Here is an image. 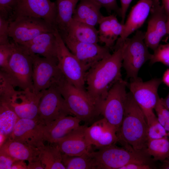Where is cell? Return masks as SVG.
Returning <instances> with one entry per match:
<instances>
[{"label": "cell", "instance_id": "obj_28", "mask_svg": "<svg viewBox=\"0 0 169 169\" xmlns=\"http://www.w3.org/2000/svg\"><path fill=\"white\" fill-rule=\"evenodd\" d=\"M44 144L38 149V158L44 169H66L62 162V153L56 143Z\"/></svg>", "mask_w": 169, "mask_h": 169}, {"label": "cell", "instance_id": "obj_30", "mask_svg": "<svg viewBox=\"0 0 169 169\" xmlns=\"http://www.w3.org/2000/svg\"><path fill=\"white\" fill-rule=\"evenodd\" d=\"M146 152L153 161L161 162L169 157V139L167 136L158 139H148Z\"/></svg>", "mask_w": 169, "mask_h": 169}, {"label": "cell", "instance_id": "obj_39", "mask_svg": "<svg viewBox=\"0 0 169 169\" xmlns=\"http://www.w3.org/2000/svg\"><path fill=\"white\" fill-rule=\"evenodd\" d=\"M16 160L7 155L0 153V169H11L13 162Z\"/></svg>", "mask_w": 169, "mask_h": 169}, {"label": "cell", "instance_id": "obj_7", "mask_svg": "<svg viewBox=\"0 0 169 169\" xmlns=\"http://www.w3.org/2000/svg\"><path fill=\"white\" fill-rule=\"evenodd\" d=\"M56 56L58 66L66 80L81 90L85 87L86 71L78 59L69 50L58 30L56 28Z\"/></svg>", "mask_w": 169, "mask_h": 169}, {"label": "cell", "instance_id": "obj_35", "mask_svg": "<svg viewBox=\"0 0 169 169\" xmlns=\"http://www.w3.org/2000/svg\"><path fill=\"white\" fill-rule=\"evenodd\" d=\"M148 139H158L167 136L168 133L158 119L149 126Z\"/></svg>", "mask_w": 169, "mask_h": 169}, {"label": "cell", "instance_id": "obj_45", "mask_svg": "<svg viewBox=\"0 0 169 169\" xmlns=\"http://www.w3.org/2000/svg\"><path fill=\"white\" fill-rule=\"evenodd\" d=\"M162 5L163 6L167 17H169V0H161Z\"/></svg>", "mask_w": 169, "mask_h": 169}, {"label": "cell", "instance_id": "obj_36", "mask_svg": "<svg viewBox=\"0 0 169 169\" xmlns=\"http://www.w3.org/2000/svg\"><path fill=\"white\" fill-rule=\"evenodd\" d=\"M10 18L0 15V45L9 43L8 39Z\"/></svg>", "mask_w": 169, "mask_h": 169}, {"label": "cell", "instance_id": "obj_11", "mask_svg": "<svg viewBox=\"0 0 169 169\" xmlns=\"http://www.w3.org/2000/svg\"><path fill=\"white\" fill-rule=\"evenodd\" d=\"M33 60V91L36 94L57 84L64 76L59 68L57 59L30 55Z\"/></svg>", "mask_w": 169, "mask_h": 169}, {"label": "cell", "instance_id": "obj_47", "mask_svg": "<svg viewBox=\"0 0 169 169\" xmlns=\"http://www.w3.org/2000/svg\"><path fill=\"white\" fill-rule=\"evenodd\" d=\"M162 162V163L160 167V169H169V157L165 159Z\"/></svg>", "mask_w": 169, "mask_h": 169}, {"label": "cell", "instance_id": "obj_38", "mask_svg": "<svg viewBox=\"0 0 169 169\" xmlns=\"http://www.w3.org/2000/svg\"><path fill=\"white\" fill-rule=\"evenodd\" d=\"M102 7L104 8L107 12L114 11L121 16L120 8L117 5L116 0H95Z\"/></svg>", "mask_w": 169, "mask_h": 169}, {"label": "cell", "instance_id": "obj_22", "mask_svg": "<svg viewBox=\"0 0 169 169\" xmlns=\"http://www.w3.org/2000/svg\"><path fill=\"white\" fill-rule=\"evenodd\" d=\"M81 121L72 115L65 116L53 121L44 127V141L49 143H56L79 126Z\"/></svg>", "mask_w": 169, "mask_h": 169}, {"label": "cell", "instance_id": "obj_2", "mask_svg": "<svg viewBox=\"0 0 169 169\" xmlns=\"http://www.w3.org/2000/svg\"><path fill=\"white\" fill-rule=\"evenodd\" d=\"M149 126L141 110L130 91L127 93L123 120L116 133L117 141L123 147L145 150L148 140Z\"/></svg>", "mask_w": 169, "mask_h": 169}, {"label": "cell", "instance_id": "obj_33", "mask_svg": "<svg viewBox=\"0 0 169 169\" xmlns=\"http://www.w3.org/2000/svg\"><path fill=\"white\" fill-rule=\"evenodd\" d=\"M13 49V42L0 45V71L8 74L9 61Z\"/></svg>", "mask_w": 169, "mask_h": 169}, {"label": "cell", "instance_id": "obj_43", "mask_svg": "<svg viewBox=\"0 0 169 169\" xmlns=\"http://www.w3.org/2000/svg\"><path fill=\"white\" fill-rule=\"evenodd\" d=\"M28 169H44V167L39 160L28 162Z\"/></svg>", "mask_w": 169, "mask_h": 169}, {"label": "cell", "instance_id": "obj_14", "mask_svg": "<svg viewBox=\"0 0 169 169\" xmlns=\"http://www.w3.org/2000/svg\"><path fill=\"white\" fill-rule=\"evenodd\" d=\"M67 47L75 56L87 72L111 54L110 49L98 44L82 42L61 35Z\"/></svg>", "mask_w": 169, "mask_h": 169}, {"label": "cell", "instance_id": "obj_13", "mask_svg": "<svg viewBox=\"0 0 169 169\" xmlns=\"http://www.w3.org/2000/svg\"><path fill=\"white\" fill-rule=\"evenodd\" d=\"M56 28L45 20L31 17H19L10 21L9 36L21 44L44 33L54 32Z\"/></svg>", "mask_w": 169, "mask_h": 169}, {"label": "cell", "instance_id": "obj_40", "mask_svg": "<svg viewBox=\"0 0 169 169\" xmlns=\"http://www.w3.org/2000/svg\"><path fill=\"white\" fill-rule=\"evenodd\" d=\"M132 0H120L121 3L120 12L121 20V23L124 24L126 12Z\"/></svg>", "mask_w": 169, "mask_h": 169}, {"label": "cell", "instance_id": "obj_44", "mask_svg": "<svg viewBox=\"0 0 169 169\" xmlns=\"http://www.w3.org/2000/svg\"><path fill=\"white\" fill-rule=\"evenodd\" d=\"M161 79L162 82L169 87V69L164 72Z\"/></svg>", "mask_w": 169, "mask_h": 169}, {"label": "cell", "instance_id": "obj_23", "mask_svg": "<svg viewBox=\"0 0 169 169\" xmlns=\"http://www.w3.org/2000/svg\"><path fill=\"white\" fill-rule=\"evenodd\" d=\"M98 24L99 42L112 49L122 33L123 24L119 21L115 15L112 14L103 16Z\"/></svg>", "mask_w": 169, "mask_h": 169}, {"label": "cell", "instance_id": "obj_48", "mask_svg": "<svg viewBox=\"0 0 169 169\" xmlns=\"http://www.w3.org/2000/svg\"><path fill=\"white\" fill-rule=\"evenodd\" d=\"M166 34L169 35V17H167L166 23Z\"/></svg>", "mask_w": 169, "mask_h": 169}, {"label": "cell", "instance_id": "obj_19", "mask_svg": "<svg viewBox=\"0 0 169 169\" xmlns=\"http://www.w3.org/2000/svg\"><path fill=\"white\" fill-rule=\"evenodd\" d=\"M87 127L80 125L56 143L62 153L70 156H79L91 151L92 146L86 135Z\"/></svg>", "mask_w": 169, "mask_h": 169}, {"label": "cell", "instance_id": "obj_27", "mask_svg": "<svg viewBox=\"0 0 169 169\" xmlns=\"http://www.w3.org/2000/svg\"><path fill=\"white\" fill-rule=\"evenodd\" d=\"M79 0H57L55 26L61 35L66 33Z\"/></svg>", "mask_w": 169, "mask_h": 169}, {"label": "cell", "instance_id": "obj_3", "mask_svg": "<svg viewBox=\"0 0 169 169\" xmlns=\"http://www.w3.org/2000/svg\"><path fill=\"white\" fill-rule=\"evenodd\" d=\"M96 169H120L130 163L151 165L153 160L145 150H136L131 146L120 147L112 144L91 151Z\"/></svg>", "mask_w": 169, "mask_h": 169}, {"label": "cell", "instance_id": "obj_20", "mask_svg": "<svg viewBox=\"0 0 169 169\" xmlns=\"http://www.w3.org/2000/svg\"><path fill=\"white\" fill-rule=\"evenodd\" d=\"M117 131L104 118L87 126L85 130L86 137L90 144L98 148L117 142Z\"/></svg>", "mask_w": 169, "mask_h": 169}, {"label": "cell", "instance_id": "obj_12", "mask_svg": "<svg viewBox=\"0 0 169 169\" xmlns=\"http://www.w3.org/2000/svg\"><path fill=\"white\" fill-rule=\"evenodd\" d=\"M42 92L38 110L41 123L45 126L62 117L73 115L56 84Z\"/></svg>", "mask_w": 169, "mask_h": 169}, {"label": "cell", "instance_id": "obj_34", "mask_svg": "<svg viewBox=\"0 0 169 169\" xmlns=\"http://www.w3.org/2000/svg\"><path fill=\"white\" fill-rule=\"evenodd\" d=\"M159 123L166 130L169 131V110L162 104L159 98L155 109Z\"/></svg>", "mask_w": 169, "mask_h": 169}, {"label": "cell", "instance_id": "obj_31", "mask_svg": "<svg viewBox=\"0 0 169 169\" xmlns=\"http://www.w3.org/2000/svg\"><path fill=\"white\" fill-rule=\"evenodd\" d=\"M90 152L79 156H70L62 153V162L66 169H95Z\"/></svg>", "mask_w": 169, "mask_h": 169}, {"label": "cell", "instance_id": "obj_32", "mask_svg": "<svg viewBox=\"0 0 169 169\" xmlns=\"http://www.w3.org/2000/svg\"><path fill=\"white\" fill-rule=\"evenodd\" d=\"M154 51L152 57L150 60V64L160 62L169 66V43L160 44Z\"/></svg>", "mask_w": 169, "mask_h": 169}, {"label": "cell", "instance_id": "obj_24", "mask_svg": "<svg viewBox=\"0 0 169 169\" xmlns=\"http://www.w3.org/2000/svg\"><path fill=\"white\" fill-rule=\"evenodd\" d=\"M0 153L16 160L27 161L28 162L39 160L38 149L8 138L0 146Z\"/></svg>", "mask_w": 169, "mask_h": 169}, {"label": "cell", "instance_id": "obj_1", "mask_svg": "<svg viewBox=\"0 0 169 169\" xmlns=\"http://www.w3.org/2000/svg\"><path fill=\"white\" fill-rule=\"evenodd\" d=\"M124 48L123 42L112 54L86 73L87 92L99 112L100 108L110 89L116 82L122 79L121 70Z\"/></svg>", "mask_w": 169, "mask_h": 169}, {"label": "cell", "instance_id": "obj_16", "mask_svg": "<svg viewBox=\"0 0 169 169\" xmlns=\"http://www.w3.org/2000/svg\"><path fill=\"white\" fill-rule=\"evenodd\" d=\"M167 16L163 6L159 0H153L148 21L144 41L148 48L154 51L166 34V23Z\"/></svg>", "mask_w": 169, "mask_h": 169}, {"label": "cell", "instance_id": "obj_9", "mask_svg": "<svg viewBox=\"0 0 169 169\" xmlns=\"http://www.w3.org/2000/svg\"><path fill=\"white\" fill-rule=\"evenodd\" d=\"M42 94V91L36 94L29 89L16 90L13 88L0 96V102L5 103L19 118L39 121L38 110Z\"/></svg>", "mask_w": 169, "mask_h": 169}, {"label": "cell", "instance_id": "obj_18", "mask_svg": "<svg viewBox=\"0 0 169 169\" xmlns=\"http://www.w3.org/2000/svg\"><path fill=\"white\" fill-rule=\"evenodd\" d=\"M153 3V0H139L132 8L123 24L122 33L113 49L118 48L130 35L142 26L149 16Z\"/></svg>", "mask_w": 169, "mask_h": 169}, {"label": "cell", "instance_id": "obj_8", "mask_svg": "<svg viewBox=\"0 0 169 169\" xmlns=\"http://www.w3.org/2000/svg\"><path fill=\"white\" fill-rule=\"evenodd\" d=\"M13 49L9 61V78L13 86L33 91L32 56L19 45L13 42Z\"/></svg>", "mask_w": 169, "mask_h": 169}, {"label": "cell", "instance_id": "obj_4", "mask_svg": "<svg viewBox=\"0 0 169 169\" xmlns=\"http://www.w3.org/2000/svg\"><path fill=\"white\" fill-rule=\"evenodd\" d=\"M56 85L73 115L81 121L89 122L100 115L86 91L76 87L64 77Z\"/></svg>", "mask_w": 169, "mask_h": 169}, {"label": "cell", "instance_id": "obj_26", "mask_svg": "<svg viewBox=\"0 0 169 169\" xmlns=\"http://www.w3.org/2000/svg\"><path fill=\"white\" fill-rule=\"evenodd\" d=\"M61 35L78 42L95 44L99 42L98 30L95 27L73 19L68 26L66 33Z\"/></svg>", "mask_w": 169, "mask_h": 169}, {"label": "cell", "instance_id": "obj_42", "mask_svg": "<svg viewBox=\"0 0 169 169\" xmlns=\"http://www.w3.org/2000/svg\"><path fill=\"white\" fill-rule=\"evenodd\" d=\"M24 161L19 160H15L12 165L11 169H28L27 165Z\"/></svg>", "mask_w": 169, "mask_h": 169}, {"label": "cell", "instance_id": "obj_25", "mask_svg": "<svg viewBox=\"0 0 169 169\" xmlns=\"http://www.w3.org/2000/svg\"><path fill=\"white\" fill-rule=\"evenodd\" d=\"M72 19L95 27L103 17L100 11L101 6L95 0H79Z\"/></svg>", "mask_w": 169, "mask_h": 169}, {"label": "cell", "instance_id": "obj_41", "mask_svg": "<svg viewBox=\"0 0 169 169\" xmlns=\"http://www.w3.org/2000/svg\"><path fill=\"white\" fill-rule=\"evenodd\" d=\"M151 165L137 163H130L121 167L120 169H151Z\"/></svg>", "mask_w": 169, "mask_h": 169}, {"label": "cell", "instance_id": "obj_49", "mask_svg": "<svg viewBox=\"0 0 169 169\" xmlns=\"http://www.w3.org/2000/svg\"><path fill=\"white\" fill-rule=\"evenodd\" d=\"M168 135L167 136H168L169 139V131L168 132Z\"/></svg>", "mask_w": 169, "mask_h": 169}, {"label": "cell", "instance_id": "obj_15", "mask_svg": "<svg viewBox=\"0 0 169 169\" xmlns=\"http://www.w3.org/2000/svg\"><path fill=\"white\" fill-rule=\"evenodd\" d=\"M56 14V3L50 0H18L10 20L19 17H36L45 20L55 28Z\"/></svg>", "mask_w": 169, "mask_h": 169}, {"label": "cell", "instance_id": "obj_5", "mask_svg": "<svg viewBox=\"0 0 169 169\" xmlns=\"http://www.w3.org/2000/svg\"><path fill=\"white\" fill-rule=\"evenodd\" d=\"M130 79L127 86L144 114L149 126L158 119L153 110L160 98L158 90L162 79L154 78L143 81L138 77Z\"/></svg>", "mask_w": 169, "mask_h": 169}, {"label": "cell", "instance_id": "obj_21", "mask_svg": "<svg viewBox=\"0 0 169 169\" xmlns=\"http://www.w3.org/2000/svg\"><path fill=\"white\" fill-rule=\"evenodd\" d=\"M54 31L42 33L28 42L18 44L30 55L36 54L47 58L57 59Z\"/></svg>", "mask_w": 169, "mask_h": 169}, {"label": "cell", "instance_id": "obj_6", "mask_svg": "<svg viewBox=\"0 0 169 169\" xmlns=\"http://www.w3.org/2000/svg\"><path fill=\"white\" fill-rule=\"evenodd\" d=\"M145 33L138 30L133 37L128 38L123 41L122 66L127 78L130 79L138 77L141 68L152 57V54L149 52L144 41Z\"/></svg>", "mask_w": 169, "mask_h": 169}, {"label": "cell", "instance_id": "obj_29", "mask_svg": "<svg viewBox=\"0 0 169 169\" xmlns=\"http://www.w3.org/2000/svg\"><path fill=\"white\" fill-rule=\"evenodd\" d=\"M19 118L5 103L0 102V134L10 137Z\"/></svg>", "mask_w": 169, "mask_h": 169}, {"label": "cell", "instance_id": "obj_37", "mask_svg": "<svg viewBox=\"0 0 169 169\" xmlns=\"http://www.w3.org/2000/svg\"><path fill=\"white\" fill-rule=\"evenodd\" d=\"M18 0H0V15L10 18Z\"/></svg>", "mask_w": 169, "mask_h": 169}, {"label": "cell", "instance_id": "obj_17", "mask_svg": "<svg viewBox=\"0 0 169 169\" xmlns=\"http://www.w3.org/2000/svg\"><path fill=\"white\" fill-rule=\"evenodd\" d=\"M44 126L39 121L34 120L19 118L9 138L38 148L44 144Z\"/></svg>", "mask_w": 169, "mask_h": 169}, {"label": "cell", "instance_id": "obj_10", "mask_svg": "<svg viewBox=\"0 0 169 169\" xmlns=\"http://www.w3.org/2000/svg\"><path fill=\"white\" fill-rule=\"evenodd\" d=\"M127 84L122 79L114 84L100 108V114L117 132L123 117L127 96L126 89Z\"/></svg>", "mask_w": 169, "mask_h": 169}, {"label": "cell", "instance_id": "obj_46", "mask_svg": "<svg viewBox=\"0 0 169 169\" xmlns=\"http://www.w3.org/2000/svg\"><path fill=\"white\" fill-rule=\"evenodd\" d=\"M160 100L162 104L169 110V93L165 98H160Z\"/></svg>", "mask_w": 169, "mask_h": 169}]
</instances>
